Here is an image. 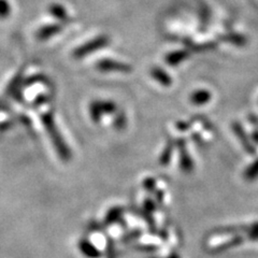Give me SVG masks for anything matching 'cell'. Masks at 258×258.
I'll return each mask as SVG.
<instances>
[{
    "mask_svg": "<svg viewBox=\"0 0 258 258\" xmlns=\"http://www.w3.org/2000/svg\"><path fill=\"white\" fill-rule=\"evenodd\" d=\"M232 129H233V133L237 136V138L239 139V141L241 142L242 147L243 149L249 153V154H256V149L253 147V144L249 141V138L247 137V135L245 134L243 127L241 126V124H239L238 122L233 123L232 124Z\"/></svg>",
    "mask_w": 258,
    "mask_h": 258,
    "instance_id": "6da1fadb",
    "label": "cell"
},
{
    "mask_svg": "<svg viewBox=\"0 0 258 258\" xmlns=\"http://www.w3.org/2000/svg\"><path fill=\"white\" fill-rule=\"evenodd\" d=\"M242 242H243V238H242L241 236H236L235 238H232V239L228 240L227 242H225V243L220 244V245H217L216 247H214V252L220 253V252L226 251V249L231 247V246H236V245L241 244Z\"/></svg>",
    "mask_w": 258,
    "mask_h": 258,
    "instance_id": "7a4b0ae2",
    "label": "cell"
},
{
    "mask_svg": "<svg viewBox=\"0 0 258 258\" xmlns=\"http://www.w3.org/2000/svg\"><path fill=\"white\" fill-rule=\"evenodd\" d=\"M211 99V93L208 91H198L191 96V101L195 104H205Z\"/></svg>",
    "mask_w": 258,
    "mask_h": 258,
    "instance_id": "3957f363",
    "label": "cell"
},
{
    "mask_svg": "<svg viewBox=\"0 0 258 258\" xmlns=\"http://www.w3.org/2000/svg\"><path fill=\"white\" fill-rule=\"evenodd\" d=\"M257 176H258V159H256L254 163L245 170V177L247 180L252 181Z\"/></svg>",
    "mask_w": 258,
    "mask_h": 258,
    "instance_id": "277c9868",
    "label": "cell"
},
{
    "mask_svg": "<svg viewBox=\"0 0 258 258\" xmlns=\"http://www.w3.org/2000/svg\"><path fill=\"white\" fill-rule=\"evenodd\" d=\"M252 140L255 142V143H257L258 144V131H254L253 133H252Z\"/></svg>",
    "mask_w": 258,
    "mask_h": 258,
    "instance_id": "5b68a950",
    "label": "cell"
}]
</instances>
